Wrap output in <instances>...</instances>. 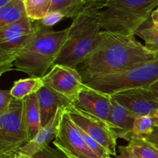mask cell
<instances>
[{"label": "cell", "mask_w": 158, "mask_h": 158, "mask_svg": "<svg viewBox=\"0 0 158 158\" xmlns=\"http://www.w3.org/2000/svg\"><path fill=\"white\" fill-rule=\"evenodd\" d=\"M158 0H106L100 12L103 31L126 35H135L151 18Z\"/></svg>", "instance_id": "4"}, {"label": "cell", "mask_w": 158, "mask_h": 158, "mask_svg": "<svg viewBox=\"0 0 158 158\" xmlns=\"http://www.w3.org/2000/svg\"><path fill=\"white\" fill-rule=\"evenodd\" d=\"M26 17L23 0H11L9 4L0 8V28L14 24Z\"/></svg>", "instance_id": "18"}, {"label": "cell", "mask_w": 158, "mask_h": 158, "mask_svg": "<svg viewBox=\"0 0 158 158\" xmlns=\"http://www.w3.org/2000/svg\"><path fill=\"white\" fill-rule=\"evenodd\" d=\"M142 138L145 139V140H148V142H150L153 145H154L156 148H158V129H154L152 134L147 136V137H142Z\"/></svg>", "instance_id": "29"}, {"label": "cell", "mask_w": 158, "mask_h": 158, "mask_svg": "<svg viewBox=\"0 0 158 158\" xmlns=\"http://www.w3.org/2000/svg\"><path fill=\"white\" fill-rule=\"evenodd\" d=\"M80 131H81L83 139H84L85 142H86V145H87V147L89 148V149L97 157L103 158L105 157H108V156H110V153L108 152L107 150H106L104 147L102 146L100 143H98L97 140H94L93 137H91L89 134L85 133L84 131H82L81 129H80Z\"/></svg>", "instance_id": "24"}, {"label": "cell", "mask_w": 158, "mask_h": 158, "mask_svg": "<svg viewBox=\"0 0 158 158\" xmlns=\"http://www.w3.org/2000/svg\"><path fill=\"white\" fill-rule=\"evenodd\" d=\"M63 18H64V16L61 13H60V12H49V13L44 17V19L39 22V23L42 26H45V27L52 28V26L56 25L58 23H60Z\"/></svg>", "instance_id": "26"}, {"label": "cell", "mask_w": 158, "mask_h": 158, "mask_svg": "<svg viewBox=\"0 0 158 158\" xmlns=\"http://www.w3.org/2000/svg\"><path fill=\"white\" fill-rule=\"evenodd\" d=\"M26 18L40 22L49 13L51 0H23Z\"/></svg>", "instance_id": "20"}, {"label": "cell", "mask_w": 158, "mask_h": 158, "mask_svg": "<svg viewBox=\"0 0 158 158\" xmlns=\"http://www.w3.org/2000/svg\"><path fill=\"white\" fill-rule=\"evenodd\" d=\"M111 103L112 107L108 124L115 131L117 138L123 139L129 142L132 138L133 124L137 117L114 99L112 98Z\"/></svg>", "instance_id": "15"}, {"label": "cell", "mask_w": 158, "mask_h": 158, "mask_svg": "<svg viewBox=\"0 0 158 158\" xmlns=\"http://www.w3.org/2000/svg\"><path fill=\"white\" fill-rule=\"evenodd\" d=\"M13 66H5V67H0V77H2L3 73L8 72V71H10L13 69Z\"/></svg>", "instance_id": "33"}, {"label": "cell", "mask_w": 158, "mask_h": 158, "mask_svg": "<svg viewBox=\"0 0 158 158\" xmlns=\"http://www.w3.org/2000/svg\"><path fill=\"white\" fill-rule=\"evenodd\" d=\"M66 109L67 108L65 107L59 108L55 117L46 126L41 128L33 139L20 148L19 153L28 157H32L34 154L49 146V143L56 138L62 119L66 113Z\"/></svg>", "instance_id": "13"}, {"label": "cell", "mask_w": 158, "mask_h": 158, "mask_svg": "<svg viewBox=\"0 0 158 158\" xmlns=\"http://www.w3.org/2000/svg\"><path fill=\"white\" fill-rule=\"evenodd\" d=\"M86 0H51L49 12H58L64 17L76 18L83 11Z\"/></svg>", "instance_id": "19"}, {"label": "cell", "mask_w": 158, "mask_h": 158, "mask_svg": "<svg viewBox=\"0 0 158 158\" xmlns=\"http://www.w3.org/2000/svg\"><path fill=\"white\" fill-rule=\"evenodd\" d=\"M42 79L45 86L73 103L85 84L78 69L60 64H54Z\"/></svg>", "instance_id": "10"}, {"label": "cell", "mask_w": 158, "mask_h": 158, "mask_svg": "<svg viewBox=\"0 0 158 158\" xmlns=\"http://www.w3.org/2000/svg\"><path fill=\"white\" fill-rule=\"evenodd\" d=\"M68 28L55 31L36 22V32L13 63L15 70L43 77L55 64L66 43Z\"/></svg>", "instance_id": "3"}, {"label": "cell", "mask_w": 158, "mask_h": 158, "mask_svg": "<svg viewBox=\"0 0 158 158\" xmlns=\"http://www.w3.org/2000/svg\"><path fill=\"white\" fill-rule=\"evenodd\" d=\"M10 1L11 0H0V8L3 7V6L9 4V3L10 2Z\"/></svg>", "instance_id": "35"}, {"label": "cell", "mask_w": 158, "mask_h": 158, "mask_svg": "<svg viewBox=\"0 0 158 158\" xmlns=\"http://www.w3.org/2000/svg\"><path fill=\"white\" fill-rule=\"evenodd\" d=\"M13 98L10 94V90L0 89V115L9 110Z\"/></svg>", "instance_id": "27"}, {"label": "cell", "mask_w": 158, "mask_h": 158, "mask_svg": "<svg viewBox=\"0 0 158 158\" xmlns=\"http://www.w3.org/2000/svg\"><path fill=\"white\" fill-rule=\"evenodd\" d=\"M148 89L151 93L154 99L158 102V80L151 84L149 87H148Z\"/></svg>", "instance_id": "30"}, {"label": "cell", "mask_w": 158, "mask_h": 158, "mask_svg": "<svg viewBox=\"0 0 158 158\" xmlns=\"http://www.w3.org/2000/svg\"><path fill=\"white\" fill-rule=\"evenodd\" d=\"M127 147L137 158H158V148L142 137H132Z\"/></svg>", "instance_id": "21"}, {"label": "cell", "mask_w": 158, "mask_h": 158, "mask_svg": "<svg viewBox=\"0 0 158 158\" xmlns=\"http://www.w3.org/2000/svg\"><path fill=\"white\" fill-rule=\"evenodd\" d=\"M158 80V55L154 60L127 70L91 78L86 86L113 95L116 93L136 88H148Z\"/></svg>", "instance_id": "5"}, {"label": "cell", "mask_w": 158, "mask_h": 158, "mask_svg": "<svg viewBox=\"0 0 158 158\" xmlns=\"http://www.w3.org/2000/svg\"><path fill=\"white\" fill-rule=\"evenodd\" d=\"M42 77H30L14 82L10 89L11 96L16 100H23L29 96L37 94L44 86Z\"/></svg>", "instance_id": "17"}, {"label": "cell", "mask_w": 158, "mask_h": 158, "mask_svg": "<svg viewBox=\"0 0 158 158\" xmlns=\"http://www.w3.org/2000/svg\"><path fill=\"white\" fill-rule=\"evenodd\" d=\"M136 35L144 41L145 46L148 49L158 53V29L154 27L152 23L150 26L140 28Z\"/></svg>", "instance_id": "23"}, {"label": "cell", "mask_w": 158, "mask_h": 158, "mask_svg": "<svg viewBox=\"0 0 158 158\" xmlns=\"http://www.w3.org/2000/svg\"><path fill=\"white\" fill-rule=\"evenodd\" d=\"M66 114L77 127L104 147L110 155L117 156V136L106 122L77 109L72 105Z\"/></svg>", "instance_id": "8"}, {"label": "cell", "mask_w": 158, "mask_h": 158, "mask_svg": "<svg viewBox=\"0 0 158 158\" xmlns=\"http://www.w3.org/2000/svg\"><path fill=\"white\" fill-rule=\"evenodd\" d=\"M111 97L136 117L153 116L158 109V102L148 88L127 89Z\"/></svg>", "instance_id": "11"}, {"label": "cell", "mask_w": 158, "mask_h": 158, "mask_svg": "<svg viewBox=\"0 0 158 158\" xmlns=\"http://www.w3.org/2000/svg\"><path fill=\"white\" fill-rule=\"evenodd\" d=\"M151 23H152L153 26L155 28L158 29V9H154L152 12L151 15Z\"/></svg>", "instance_id": "31"}, {"label": "cell", "mask_w": 158, "mask_h": 158, "mask_svg": "<svg viewBox=\"0 0 158 158\" xmlns=\"http://www.w3.org/2000/svg\"><path fill=\"white\" fill-rule=\"evenodd\" d=\"M36 94L41 116L42 127L46 126L55 117L59 108H68L73 105V103L69 99L46 86H43Z\"/></svg>", "instance_id": "14"}, {"label": "cell", "mask_w": 158, "mask_h": 158, "mask_svg": "<svg viewBox=\"0 0 158 158\" xmlns=\"http://www.w3.org/2000/svg\"><path fill=\"white\" fill-rule=\"evenodd\" d=\"M52 143L68 158H98L89 149L80 129L66 113Z\"/></svg>", "instance_id": "9"}, {"label": "cell", "mask_w": 158, "mask_h": 158, "mask_svg": "<svg viewBox=\"0 0 158 158\" xmlns=\"http://www.w3.org/2000/svg\"><path fill=\"white\" fill-rule=\"evenodd\" d=\"M157 9H158V6H157Z\"/></svg>", "instance_id": "38"}, {"label": "cell", "mask_w": 158, "mask_h": 158, "mask_svg": "<svg viewBox=\"0 0 158 158\" xmlns=\"http://www.w3.org/2000/svg\"><path fill=\"white\" fill-rule=\"evenodd\" d=\"M103 158H113V157H111L110 156H108V157H103Z\"/></svg>", "instance_id": "37"}, {"label": "cell", "mask_w": 158, "mask_h": 158, "mask_svg": "<svg viewBox=\"0 0 158 158\" xmlns=\"http://www.w3.org/2000/svg\"><path fill=\"white\" fill-rule=\"evenodd\" d=\"M36 32V23L29 19L0 28V67L13 66L25 46Z\"/></svg>", "instance_id": "6"}, {"label": "cell", "mask_w": 158, "mask_h": 158, "mask_svg": "<svg viewBox=\"0 0 158 158\" xmlns=\"http://www.w3.org/2000/svg\"><path fill=\"white\" fill-rule=\"evenodd\" d=\"M16 154L17 152L9 154H2V155H0V158H17Z\"/></svg>", "instance_id": "34"}, {"label": "cell", "mask_w": 158, "mask_h": 158, "mask_svg": "<svg viewBox=\"0 0 158 158\" xmlns=\"http://www.w3.org/2000/svg\"><path fill=\"white\" fill-rule=\"evenodd\" d=\"M152 116H140L134 120L132 128V137H144L152 134L154 131Z\"/></svg>", "instance_id": "22"}, {"label": "cell", "mask_w": 158, "mask_h": 158, "mask_svg": "<svg viewBox=\"0 0 158 158\" xmlns=\"http://www.w3.org/2000/svg\"><path fill=\"white\" fill-rule=\"evenodd\" d=\"M106 2V0L86 1L84 9L68 27L66 43L55 64L77 69L87 59L98 42L102 29L100 14Z\"/></svg>", "instance_id": "2"}, {"label": "cell", "mask_w": 158, "mask_h": 158, "mask_svg": "<svg viewBox=\"0 0 158 158\" xmlns=\"http://www.w3.org/2000/svg\"><path fill=\"white\" fill-rule=\"evenodd\" d=\"M119 155L116 158H137L131 152L127 146H118Z\"/></svg>", "instance_id": "28"}, {"label": "cell", "mask_w": 158, "mask_h": 158, "mask_svg": "<svg viewBox=\"0 0 158 158\" xmlns=\"http://www.w3.org/2000/svg\"><path fill=\"white\" fill-rule=\"evenodd\" d=\"M153 120H154V124L155 129H158V109L156 110V112L153 114L152 116Z\"/></svg>", "instance_id": "32"}, {"label": "cell", "mask_w": 158, "mask_h": 158, "mask_svg": "<svg viewBox=\"0 0 158 158\" xmlns=\"http://www.w3.org/2000/svg\"><path fill=\"white\" fill-rule=\"evenodd\" d=\"M30 158H68L64 153L62 152L59 149L52 148L51 147L47 146L44 149L40 151V152L34 154Z\"/></svg>", "instance_id": "25"}, {"label": "cell", "mask_w": 158, "mask_h": 158, "mask_svg": "<svg viewBox=\"0 0 158 158\" xmlns=\"http://www.w3.org/2000/svg\"><path fill=\"white\" fill-rule=\"evenodd\" d=\"M111 100L112 97L109 94L100 92L84 84L78 97L73 103V106L108 123L112 107Z\"/></svg>", "instance_id": "12"}, {"label": "cell", "mask_w": 158, "mask_h": 158, "mask_svg": "<svg viewBox=\"0 0 158 158\" xmlns=\"http://www.w3.org/2000/svg\"><path fill=\"white\" fill-rule=\"evenodd\" d=\"M26 143L23 100L13 99L9 110L0 115V155L18 152Z\"/></svg>", "instance_id": "7"}, {"label": "cell", "mask_w": 158, "mask_h": 158, "mask_svg": "<svg viewBox=\"0 0 158 158\" xmlns=\"http://www.w3.org/2000/svg\"><path fill=\"white\" fill-rule=\"evenodd\" d=\"M152 52L134 35L101 31L98 42L81 64L79 73L86 83L91 78L120 73L154 60Z\"/></svg>", "instance_id": "1"}, {"label": "cell", "mask_w": 158, "mask_h": 158, "mask_svg": "<svg viewBox=\"0 0 158 158\" xmlns=\"http://www.w3.org/2000/svg\"><path fill=\"white\" fill-rule=\"evenodd\" d=\"M16 157L17 158H30V157H26V156L23 155V154H20V153H19V151L17 152V154H16Z\"/></svg>", "instance_id": "36"}, {"label": "cell", "mask_w": 158, "mask_h": 158, "mask_svg": "<svg viewBox=\"0 0 158 158\" xmlns=\"http://www.w3.org/2000/svg\"><path fill=\"white\" fill-rule=\"evenodd\" d=\"M23 121L28 142L41 130V116L37 94L29 96L23 100Z\"/></svg>", "instance_id": "16"}]
</instances>
